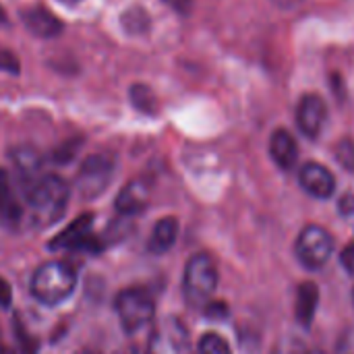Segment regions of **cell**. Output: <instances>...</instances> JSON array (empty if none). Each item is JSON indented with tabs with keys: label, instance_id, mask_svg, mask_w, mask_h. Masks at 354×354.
<instances>
[{
	"label": "cell",
	"instance_id": "21",
	"mask_svg": "<svg viewBox=\"0 0 354 354\" xmlns=\"http://www.w3.org/2000/svg\"><path fill=\"white\" fill-rule=\"evenodd\" d=\"M0 71L10 73V75L19 73V58L4 46H0Z\"/></svg>",
	"mask_w": 354,
	"mask_h": 354
},
{
	"label": "cell",
	"instance_id": "4",
	"mask_svg": "<svg viewBox=\"0 0 354 354\" xmlns=\"http://www.w3.org/2000/svg\"><path fill=\"white\" fill-rule=\"evenodd\" d=\"M336 251V241L330 230L317 224H309L301 230L297 243H295V253L299 263L305 270L317 272L326 268Z\"/></svg>",
	"mask_w": 354,
	"mask_h": 354
},
{
	"label": "cell",
	"instance_id": "24",
	"mask_svg": "<svg viewBox=\"0 0 354 354\" xmlns=\"http://www.w3.org/2000/svg\"><path fill=\"white\" fill-rule=\"evenodd\" d=\"M342 354H354V338H348L344 348H342Z\"/></svg>",
	"mask_w": 354,
	"mask_h": 354
},
{
	"label": "cell",
	"instance_id": "17",
	"mask_svg": "<svg viewBox=\"0 0 354 354\" xmlns=\"http://www.w3.org/2000/svg\"><path fill=\"white\" fill-rule=\"evenodd\" d=\"M176 239H178V222H176V218H162L151 230V239L147 243V249L153 255H162V253H166V251H170L174 247Z\"/></svg>",
	"mask_w": 354,
	"mask_h": 354
},
{
	"label": "cell",
	"instance_id": "16",
	"mask_svg": "<svg viewBox=\"0 0 354 354\" xmlns=\"http://www.w3.org/2000/svg\"><path fill=\"white\" fill-rule=\"evenodd\" d=\"M145 205H147V187L141 180L129 183L116 199V209L122 216H135L143 212Z\"/></svg>",
	"mask_w": 354,
	"mask_h": 354
},
{
	"label": "cell",
	"instance_id": "22",
	"mask_svg": "<svg viewBox=\"0 0 354 354\" xmlns=\"http://www.w3.org/2000/svg\"><path fill=\"white\" fill-rule=\"evenodd\" d=\"M340 261H342L344 270L354 276V241L351 243V245H346V247H344V251L340 253Z\"/></svg>",
	"mask_w": 354,
	"mask_h": 354
},
{
	"label": "cell",
	"instance_id": "2",
	"mask_svg": "<svg viewBox=\"0 0 354 354\" xmlns=\"http://www.w3.org/2000/svg\"><path fill=\"white\" fill-rule=\"evenodd\" d=\"M77 286V274L66 261H48L39 266L31 278V292L44 305H60Z\"/></svg>",
	"mask_w": 354,
	"mask_h": 354
},
{
	"label": "cell",
	"instance_id": "12",
	"mask_svg": "<svg viewBox=\"0 0 354 354\" xmlns=\"http://www.w3.org/2000/svg\"><path fill=\"white\" fill-rule=\"evenodd\" d=\"M270 156L278 164V168H282V170L295 168V164L299 160V147H297L295 137L284 129L274 131V135L270 139Z\"/></svg>",
	"mask_w": 354,
	"mask_h": 354
},
{
	"label": "cell",
	"instance_id": "5",
	"mask_svg": "<svg viewBox=\"0 0 354 354\" xmlns=\"http://www.w3.org/2000/svg\"><path fill=\"white\" fill-rule=\"evenodd\" d=\"M116 313L120 317L122 328L129 334H135L143 328H147L153 322V301L151 297L141 288H127L116 297Z\"/></svg>",
	"mask_w": 354,
	"mask_h": 354
},
{
	"label": "cell",
	"instance_id": "7",
	"mask_svg": "<svg viewBox=\"0 0 354 354\" xmlns=\"http://www.w3.org/2000/svg\"><path fill=\"white\" fill-rule=\"evenodd\" d=\"M112 172H114V164L110 158L106 156H89L77 176V185L79 191L85 197H95L100 195L112 180Z\"/></svg>",
	"mask_w": 354,
	"mask_h": 354
},
{
	"label": "cell",
	"instance_id": "27",
	"mask_svg": "<svg viewBox=\"0 0 354 354\" xmlns=\"http://www.w3.org/2000/svg\"><path fill=\"white\" fill-rule=\"evenodd\" d=\"M77 354H97V353H91V351H79Z\"/></svg>",
	"mask_w": 354,
	"mask_h": 354
},
{
	"label": "cell",
	"instance_id": "19",
	"mask_svg": "<svg viewBox=\"0 0 354 354\" xmlns=\"http://www.w3.org/2000/svg\"><path fill=\"white\" fill-rule=\"evenodd\" d=\"M197 354H232L230 353V346L228 342L220 336V334H205L199 344H197Z\"/></svg>",
	"mask_w": 354,
	"mask_h": 354
},
{
	"label": "cell",
	"instance_id": "9",
	"mask_svg": "<svg viewBox=\"0 0 354 354\" xmlns=\"http://www.w3.org/2000/svg\"><path fill=\"white\" fill-rule=\"evenodd\" d=\"M91 220L93 216H81L77 218L68 228H64L54 241H52V249H97V241L93 236V228H91Z\"/></svg>",
	"mask_w": 354,
	"mask_h": 354
},
{
	"label": "cell",
	"instance_id": "10",
	"mask_svg": "<svg viewBox=\"0 0 354 354\" xmlns=\"http://www.w3.org/2000/svg\"><path fill=\"white\" fill-rule=\"evenodd\" d=\"M299 183L305 193H309L315 199H328L336 191V178L334 174L317 162H309L299 172Z\"/></svg>",
	"mask_w": 354,
	"mask_h": 354
},
{
	"label": "cell",
	"instance_id": "6",
	"mask_svg": "<svg viewBox=\"0 0 354 354\" xmlns=\"http://www.w3.org/2000/svg\"><path fill=\"white\" fill-rule=\"evenodd\" d=\"M191 340L185 324L176 317H166L151 334L147 354H189Z\"/></svg>",
	"mask_w": 354,
	"mask_h": 354
},
{
	"label": "cell",
	"instance_id": "26",
	"mask_svg": "<svg viewBox=\"0 0 354 354\" xmlns=\"http://www.w3.org/2000/svg\"><path fill=\"white\" fill-rule=\"evenodd\" d=\"M122 354H143L141 351H127V353H122Z\"/></svg>",
	"mask_w": 354,
	"mask_h": 354
},
{
	"label": "cell",
	"instance_id": "28",
	"mask_svg": "<svg viewBox=\"0 0 354 354\" xmlns=\"http://www.w3.org/2000/svg\"><path fill=\"white\" fill-rule=\"evenodd\" d=\"M0 21H4V10L0 8Z\"/></svg>",
	"mask_w": 354,
	"mask_h": 354
},
{
	"label": "cell",
	"instance_id": "13",
	"mask_svg": "<svg viewBox=\"0 0 354 354\" xmlns=\"http://www.w3.org/2000/svg\"><path fill=\"white\" fill-rule=\"evenodd\" d=\"M12 162H15V168H17V178H19L23 189H27L29 185H33L37 178H41L46 174L39 153L29 149V147L17 149L15 156H12Z\"/></svg>",
	"mask_w": 354,
	"mask_h": 354
},
{
	"label": "cell",
	"instance_id": "11",
	"mask_svg": "<svg viewBox=\"0 0 354 354\" xmlns=\"http://www.w3.org/2000/svg\"><path fill=\"white\" fill-rule=\"evenodd\" d=\"M21 19L29 33L37 37H56L62 31V23L44 6H27L21 10Z\"/></svg>",
	"mask_w": 354,
	"mask_h": 354
},
{
	"label": "cell",
	"instance_id": "25",
	"mask_svg": "<svg viewBox=\"0 0 354 354\" xmlns=\"http://www.w3.org/2000/svg\"><path fill=\"white\" fill-rule=\"evenodd\" d=\"M58 2H62V4H66V6H75V4H79V2H83V0H58Z\"/></svg>",
	"mask_w": 354,
	"mask_h": 354
},
{
	"label": "cell",
	"instance_id": "3",
	"mask_svg": "<svg viewBox=\"0 0 354 354\" xmlns=\"http://www.w3.org/2000/svg\"><path fill=\"white\" fill-rule=\"evenodd\" d=\"M218 268L216 261L207 253H197L187 261L185 278H183V292L191 307L199 309L209 305L212 297L218 288Z\"/></svg>",
	"mask_w": 354,
	"mask_h": 354
},
{
	"label": "cell",
	"instance_id": "23",
	"mask_svg": "<svg viewBox=\"0 0 354 354\" xmlns=\"http://www.w3.org/2000/svg\"><path fill=\"white\" fill-rule=\"evenodd\" d=\"M10 303V288H8V284L0 278V305H8Z\"/></svg>",
	"mask_w": 354,
	"mask_h": 354
},
{
	"label": "cell",
	"instance_id": "18",
	"mask_svg": "<svg viewBox=\"0 0 354 354\" xmlns=\"http://www.w3.org/2000/svg\"><path fill=\"white\" fill-rule=\"evenodd\" d=\"M122 27L129 33H141L149 27V17L141 6H133L129 10H124L122 15Z\"/></svg>",
	"mask_w": 354,
	"mask_h": 354
},
{
	"label": "cell",
	"instance_id": "15",
	"mask_svg": "<svg viewBox=\"0 0 354 354\" xmlns=\"http://www.w3.org/2000/svg\"><path fill=\"white\" fill-rule=\"evenodd\" d=\"M317 305H319V288L313 282H303L297 290V307H295V315L297 322L303 328H309L313 324V317L317 313Z\"/></svg>",
	"mask_w": 354,
	"mask_h": 354
},
{
	"label": "cell",
	"instance_id": "14",
	"mask_svg": "<svg viewBox=\"0 0 354 354\" xmlns=\"http://www.w3.org/2000/svg\"><path fill=\"white\" fill-rule=\"evenodd\" d=\"M0 220L4 224H19L23 220V205L19 203L15 183L6 170H0Z\"/></svg>",
	"mask_w": 354,
	"mask_h": 354
},
{
	"label": "cell",
	"instance_id": "20",
	"mask_svg": "<svg viewBox=\"0 0 354 354\" xmlns=\"http://www.w3.org/2000/svg\"><path fill=\"white\" fill-rule=\"evenodd\" d=\"M131 100L143 112H153V108H156V97L149 91V87H145V85H135L131 89Z\"/></svg>",
	"mask_w": 354,
	"mask_h": 354
},
{
	"label": "cell",
	"instance_id": "1",
	"mask_svg": "<svg viewBox=\"0 0 354 354\" xmlns=\"http://www.w3.org/2000/svg\"><path fill=\"white\" fill-rule=\"evenodd\" d=\"M25 193V209L29 224L35 228H46L58 222L68 203V187L56 174H44L33 185L23 189Z\"/></svg>",
	"mask_w": 354,
	"mask_h": 354
},
{
	"label": "cell",
	"instance_id": "8",
	"mask_svg": "<svg viewBox=\"0 0 354 354\" xmlns=\"http://www.w3.org/2000/svg\"><path fill=\"white\" fill-rule=\"evenodd\" d=\"M326 118H328V108H326V102L319 95L309 93L299 102L297 124H299L301 133L307 135L309 139L319 137V133H322V129L326 124Z\"/></svg>",
	"mask_w": 354,
	"mask_h": 354
}]
</instances>
